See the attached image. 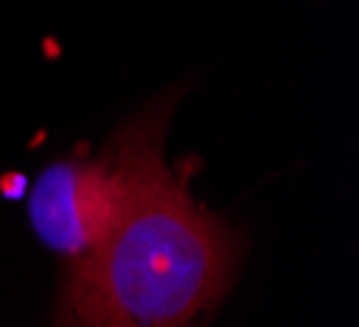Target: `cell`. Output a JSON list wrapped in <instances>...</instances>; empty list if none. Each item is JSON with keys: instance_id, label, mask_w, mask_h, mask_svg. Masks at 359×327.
Returning a JSON list of instances; mask_svg holds the SVG:
<instances>
[{"instance_id": "6da1fadb", "label": "cell", "mask_w": 359, "mask_h": 327, "mask_svg": "<svg viewBox=\"0 0 359 327\" xmlns=\"http://www.w3.org/2000/svg\"><path fill=\"white\" fill-rule=\"evenodd\" d=\"M123 201L78 256L68 282L72 327H188L224 295L233 240L168 175L156 133L120 136Z\"/></svg>"}, {"instance_id": "7a4b0ae2", "label": "cell", "mask_w": 359, "mask_h": 327, "mask_svg": "<svg viewBox=\"0 0 359 327\" xmlns=\"http://www.w3.org/2000/svg\"><path fill=\"white\" fill-rule=\"evenodd\" d=\"M123 201L117 146L104 159H65L39 172L29 188V224L49 250L84 256L114 224Z\"/></svg>"}]
</instances>
